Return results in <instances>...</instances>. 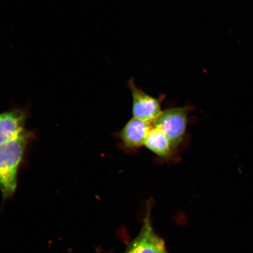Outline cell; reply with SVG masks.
Masks as SVG:
<instances>
[{"mask_svg":"<svg viewBox=\"0 0 253 253\" xmlns=\"http://www.w3.org/2000/svg\"><path fill=\"white\" fill-rule=\"evenodd\" d=\"M153 125L134 118L126 123L118 133V138L123 150L132 153L145 146Z\"/></svg>","mask_w":253,"mask_h":253,"instance_id":"obj_6","label":"cell"},{"mask_svg":"<svg viewBox=\"0 0 253 253\" xmlns=\"http://www.w3.org/2000/svg\"><path fill=\"white\" fill-rule=\"evenodd\" d=\"M193 110L191 104L163 110L153 125L162 130L171 142L176 152L184 142L188 123V116Z\"/></svg>","mask_w":253,"mask_h":253,"instance_id":"obj_2","label":"cell"},{"mask_svg":"<svg viewBox=\"0 0 253 253\" xmlns=\"http://www.w3.org/2000/svg\"><path fill=\"white\" fill-rule=\"evenodd\" d=\"M162 253H168L166 252V251L165 250V251H164Z\"/></svg>","mask_w":253,"mask_h":253,"instance_id":"obj_8","label":"cell"},{"mask_svg":"<svg viewBox=\"0 0 253 253\" xmlns=\"http://www.w3.org/2000/svg\"><path fill=\"white\" fill-rule=\"evenodd\" d=\"M145 147L164 161L174 160L177 152L173 149L171 142L167 135L160 128L153 126L148 135Z\"/></svg>","mask_w":253,"mask_h":253,"instance_id":"obj_7","label":"cell"},{"mask_svg":"<svg viewBox=\"0 0 253 253\" xmlns=\"http://www.w3.org/2000/svg\"><path fill=\"white\" fill-rule=\"evenodd\" d=\"M30 109L29 106H14L0 113V145L13 140L25 130Z\"/></svg>","mask_w":253,"mask_h":253,"instance_id":"obj_5","label":"cell"},{"mask_svg":"<svg viewBox=\"0 0 253 253\" xmlns=\"http://www.w3.org/2000/svg\"><path fill=\"white\" fill-rule=\"evenodd\" d=\"M36 136V132L25 129L13 140L0 145V191L3 202L14 197L19 174Z\"/></svg>","mask_w":253,"mask_h":253,"instance_id":"obj_1","label":"cell"},{"mask_svg":"<svg viewBox=\"0 0 253 253\" xmlns=\"http://www.w3.org/2000/svg\"><path fill=\"white\" fill-rule=\"evenodd\" d=\"M151 204L150 199L147 201V212L141 230L125 253H162L165 251L164 240L157 235L152 226Z\"/></svg>","mask_w":253,"mask_h":253,"instance_id":"obj_4","label":"cell"},{"mask_svg":"<svg viewBox=\"0 0 253 253\" xmlns=\"http://www.w3.org/2000/svg\"><path fill=\"white\" fill-rule=\"evenodd\" d=\"M127 87L131 93L132 118L153 125L163 112L161 105L165 96L155 97L144 92L135 84L133 79H129Z\"/></svg>","mask_w":253,"mask_h":253,"instance_id":"obj_3","label":"cell"}]
</instances>
